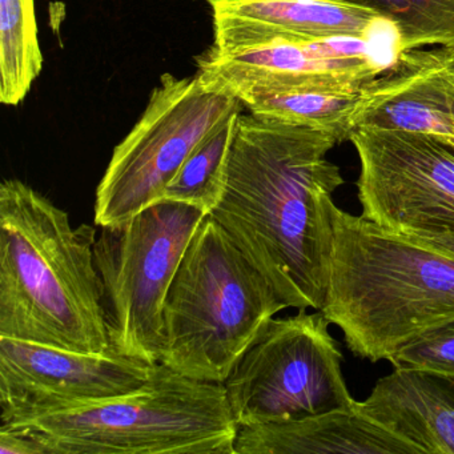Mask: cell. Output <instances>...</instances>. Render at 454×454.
<instances>
[{
    "mask_svg": "<svg viewBox=\"0 0 454 454\" xmlns=\"http://www.w3.org/2000/svg\"><path fill=\"white\" fill-rule=\"evenodd\" d=\"M97 231L18 179L0 184V337L111 350L94 262Z\"/></svg>",
    "mask_w": 454,
    "mask_h": 454,
    "instance_id": "cell-2",
    "label": "cell"
},
{
    "mask_svg": "<svg viewBox=\"0 0 454 454\" xmlns=\"http://www.w3.org/2000/svg\"><path fill=\"white\" fill-rule=\"evenodd\" d=\"M243 110L240 100L207 90L198 74L188 78L164 74L145 113L114 150L98 185L95 224L126 222L160 201L196 145Z\"/></svg>",
    "mask_w": 454,
    "mask_h": 454,
    "instance_id": "cell-8",
    "label": "cell"
},
{
    "mask_svg": "<svg viewBox=\"0 0 454 454\" xmlns=\"http://www.w3.org/2000/svg\"><path fill=\"white\" fill-rule=\"evenodd\" d=\"M355 126L454 140V49L398 52L387 73L361 89Z\"/></svg>",
    "mask_w": 454,
    "mask_h": 454,
    "instance_id": "cell-13",
    "label": "cell"
},
{
    "mask_svg": "<svg viewBox=\"0 0 454 454\" xmlns=\"http://www.w3.org/2000/svg\"><path fill=\"white\" fill-rule=\"evenodd\" d=\"M206 216L190 204L160 200L126 222L102 227L94 262L111 349L160 363L167 294Z\"/></svg>",
    "mask_w": 454,
    "mask_h": 454,
    "instance_id": "cell-6",
    "label": "cell"
},
{
    "mask_svg": "<svg viewBox=\"0 0 454 454\" xmlns=\"http://www.w3.org/2000/svg\"><path fill=\"white\" fill-rule=\"evenodd\" d=\"M401 235V233H400ZM416 243L429 247L445 256L454 259V233H411V235H403Z\"/></svg>",
    "mask_w": 454,
    "mask_h": 454,
    "instance_id": "cell-22",
    "label": "cell"
},
{
    "mask_svg": "<svg viewBox=\"0 0 454 454\" xmlns=\"http://www.w3.org/2000/svg\"><path fill=\"white\" fill-rule=\"evenodd\" d=\"M0 427L41 454H235L239 430L223 382L163 363L137 392Z\"/></svg>",
    "mask_w": 454,
    "mask_h": 454,
    "instance_id": "cell-5",
    "label": "cell"
},
{
    "mask_svg": "<svg viewBox=\"0 0 454 454\" xmlns=\"http://www.w3.org/2000/svg\"><path fill=\"white\" fill-rule=\"evenodd\" d=\"M333 251L320 312L350 352L389 360L454 318V259L331 206Z\"/></svg>",
    "mask_w": 454,
    "mask_h": 454,
    "instance_id": "cell-3",
    "label": "cell"
},
{
    "mask_svg": "<svg viewBox=\"0 0 454 454\" xmlns=\"http://www.w3.org/2000/svg\"><path fill=\"white\" fill-rule=\"evenodd\" d=\"M0 454H41V450L26 435L0 427Z\"/></svg>",
    "mask_w": 454,
    "mask_h": 454,
    "instance_id": "cell-21",
    "label": "cell"
},
{
    "mask_svg": "<svg viewBox=\"0 0 454 454\" xmlns=\"http://www.w3.org/2000/svg\"><path fill=\"white\" fill-rule=\"evenodd\" d=\"M361 216L401 235L454 233V150L433 135L357 126Z\"/></svg>",
    "mask_w": 454,
    "mask_h": 454,
    "instance_id": "cell-9",
    "label": "cell"
},
{
    "mask_svg": "<svg viewBox=\"0 0 454 454\" xmlns=\"http://www.w3.org/2000/svg\"><path fill=\"white\" fill-rule=\"evenodd\" d=\"M419 454L355 408L239 427L235 454Z\"/></svg>",
    "mask_w": 454,
    "mask_h": 454,
    "instance_id": "cell-15",
    "label": "cell"
},
{
    "mask_svg": "<svg viewBox=\"0 0 454 454\" xmlns=\"http://www.w3.org/2000/svg\"><path fill=\"white\" fill-rule=\"evenodd\" d=\"M286 308L227 231L207 215L167 294L160 363L184 376L224 384Z\"/></svg>",
    "mask_w": 454,
    "mask_h": 454,
    "instance_id": "cell-4",
    "label": "cell"
},
{
    "mask_svg": "<svg viewBox=\"0 0 454 454\" xmlns=\"http://www.w3.org/2000/svg\"><path fill=\"white\" fill-rule=\"evenodd\" d=\"M339 137L252 114L238 116L225 188L211 216L288 308L320 310L333 251L332 195L344 184Z\"/></svg>",
    "mask_w": 454,
    "mask_h": 454,
    "instance_id": "cell-1",
    "label": "cell"
},
{
    "mask_svg": "<svg viewBox=\"0 0 454 454\" xmlns=\"http://www.w3.org/2000/svg\"><path fill=\"white\" fill-rule=\"evenodd\" d=\"M358 408L419 454H454V377L395 368Z\"/></svg>",
    "mask_w": 454,
    "mask_h": 454,
    "instance_id": "cell-14",
    "label": "cell"
},
{
    "mask_svg": "<svg viewBox=\"0 0 454 454\" xmlns=\"http://www.w3.org/2000/svg\"><path fill=\"white\" fill-rule=\"evenodd\" d=\"M34 0H0V102L22 103L43 70Z\"/></svg>",
    "mask_w": 454,
    "mask_h": 454,
    "instance_id": "cell-17",
    "label": "cell"
},
{
    "mask_svg": "<svg viewBox=\"0 0 454 454\" xmlns=\"http://www.w3.org/2000/svg\"><path fill=\"white\" fill-rule=\"evenodd\" d=\"M240 114L225 119L196 145L164 188L161 200L190 204L207 215L219 206L224 193L228 155Z\"/></svg>",
    "mask_w": 454,
    "mask_h": 454,
    "instance_id": "cell-18",
    "label": "cell"
},
{
    "mask_svg": "<svg viewBox=\"0 0 454 454\" xmlns=\"http://www.w3.org/2000/svg\"><path fill=\"white\" fill-rule=\"evenodd\" d=\"M156 364L0 337V422L20 424L139 390Z\"/></svg>",
    "mask_w": 454,
    "mask_h": 454,
    "instance_id": "cell-10",
    "label": "cell"
},
{
    "mask_svg": "<svg viewBox=\"0 0 454 454\" xmlns=\"http://www.w3.org/2000/svg\"><path fill=\"white\" fill-rule=\"evenodd\" d=\"M214 20L208 51L231 54L272 42L369 41L380 15L342 0H207Z\"/></svg>",
    "mask_w": 454,
    "mask_h": 454,
    "instance_id": "cell-12",
    "label": "cell"
},
{
    "mask_svg": "<svg viewBox=\"0 0 454 454\" xmlns=\"http://www.w3.org/2000/svg\"><path fill=\"white\" fill-rule=\"evenodd\" d=\"M387 361L393 368L421 369L454 377V318L417 337Z\"/></svg>",
    "mask_w": 454,
    "mask_h": 454,
    "instance_id": "cell-20",
    "label": "cell"
},
{
    "mask_svg": "<svg viewBox=\"0 0 454 454\" xmlns=\"http://www.w3.org/2000/svg\"><path fill=\"white\" fill-rule=\"evenodd\" d=\"M361 90L308 89L254 98L244 105L252 115L328 132L340 142L349 140Z\"/></svg>",
    "mask_w": 454,
    "mask_h": 454,
    "instance_id": "cell-16",
    "label": "cell"
},
{
    "mask_svg": "<svg viewBox=\"0 0 454 454\" xmlns=\"http://www.w3.org/2000/svg\"><path fill=\"white\" fill-rule=\"evenodd\" d=\"M443 143H446V145H448L449 147H451L454 150V140H446V142Z\"/></svg>",
    "mask_w": 454,
    "mask_h": 454,
    "instance_id": "cell-23",
    "label": "cell"
},
{
    "mask_svg": "<svg viewBox=\"0 0 454 454\" xmlns=\"http://www.w3.org/2000/svg\"><path fill=\"white\" fill-rule=\"evenodd\" d=\"M329 324L307 309L268 323L224 382L239 427L355 408Z\"/></svg>",
    "mask_w": 454,
    "mask_h": 454,
    "instance_id": "cell-7",
    "label": "cell"
},
{
    "mask_svg": "<svg viewBox=\"0 0 454 454\" xmlns=\"http://www.w3.org/2000/svg\"><path fill=\"white\" fill-rule=\"evenodd\" d=\"M372 10L397 35V54L425 46L454 49V0H342Z\"/></svg>",
    "mask_w": 454,
    "mask_h": 454,
    "instance_id": "cell-19",
    "label": "cell"
},
{
    "mask_svg": "<svg viewBox=\"0 0 454 454\" xmlns=\"http://www.w3.org/2000/svg\"><path fill=\"white\" fill-rule=\"evenodd\" d=\"M365 39L278 41L231 54L207 50L196 58L198 76L209 91L243 105L254 98L294 90L357 91L382 73Z\"/></svg>",
    "mask_w": 454,
    "mask_h": 454,
    "instance_id": "cell-11",
    "label": "cell"
}]
</instances>
